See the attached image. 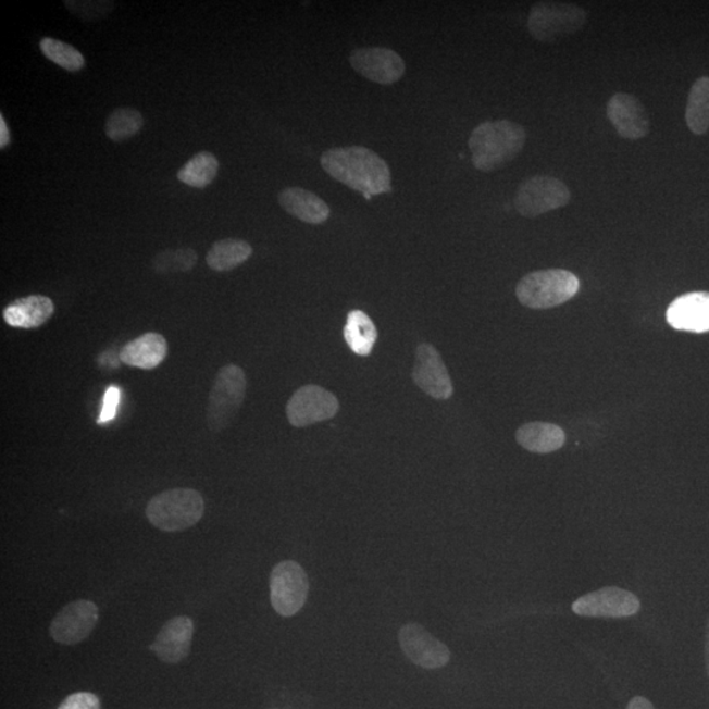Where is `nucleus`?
Wrapping results in <instances>:
<instances>
[{
	"label": "nucleus",
	"mask_w": 709,
	"mask_h": 709,
	"mask_svg": "<svg viewBox=\"0 0 709 709\" xmlns=\"http://www.w3.org/2000/svg\"><path fill=\"white\" fill-rule=\"evenodd\" d=\"M405 656L423 669H439L446 667L451 658V651L445 644L435 638L420 624L403 625L398 633Z\"/></svg>",
	"instance_id": "obj_13"
},
{
	"label": "nucleus",
	"mask_w": 709,
	"mask_h": 709,
	"mask_svg": "<svg viewBox=\"0 0 709 709\" xmlns=\"http://www.w3.org/2000/svg\"><path fill=\"white\" fill-rule=\"evenodd\" d=\"M344 335L353 353L369 357L377 340V328L362 310H351L347 315Z\"/></svg>",
	"instance_id": "obj_22"
},
{
	"label": "nucleus",
	"mask_w": 709,
	"mask_h": 709,
	"mask_svg": "<svg viewBox=\"0 0 709 709\" xmlns=\"http://www.w3.org/2000/svg\"><path fill=\"white\" fill-rule=\"evenodd\" d=\"M57 709H101L100 699L91 693L69 695Z\"/></svg>",
	"instance_id": "obj_31"
},
{
	"label": "nucleus",
	"mask_w": 709,
	"mask_h": 709,
	"mask_svg": "<svg viewBox=\"0 0 709 709\" xmlns=\"http://www.w3.org/2000/svg\"><path fill=\"white\" fill-rule=\"evenodd\" d=\"M667 320L675 331L708 333L709 293H692L680 296L679 299L670 303Z\"/></svg>",
	"instance_id": "obj_17"
},
{
	"label": "nucleus",
	"mask_w": 709,
	"mask_h": 709,
	"mask_svg": "<svg viewBox=\"0 0 709 709\" xmlns=\"http://www.w3.org/2000/svg\"><path fill=\"white\" fill-rule=\"evenodd\" d=\"M348 60L354 72L384 86L396 84L407 70L402 57L388 48L354 49Z\"/></svg>",
	"instance_id": "obj_12"
},
{
	"label": "nucleus",
	"mask_w": 709,
	"mask_h": 709,
	"mask_svg": "<svg viewBox=\"0 0 709 709\" xmlns=\"http://www.w3.org/2000/svg\"><path fill=\"white\" fill-rule=\"evenodd\" d=\"M120 398H122V390L117 386L112 385L107 388L103 398V408H101L98 424H105L113 420L117 414Z\"/></svg>",
	"instance_id": "obj_30"
},
{
	"label": "nucleus",
	"mask_w": 709,
	"mask_h": 709,
	"mask_svg": "<svg viewBox=\"0 0 709 709\" xmlns=\"http://www.w3.org/2000/svg\"><path fill=\"white\" fill-rule=\"evenodd\" d=\"M198 261V252L189 247H181L158 252L151 261V268L161 275L179 274L194 270Z\"/></svg>",
	"instance_id": "obj_27"
},
{
	"label": "nucleus",
	"mask_w": 709,
	"mask_h": 709,
	"mask_svg": "<svg viewBox=\"0 0 709 709\" xmlns=\"http://www.w3.org/2000/svg\"><path fill=\"white\" fill-rule=\"evenodd\" d=\"M219 167L216 157L209 151H200L179 170L177 179L189 187L207 188L216 179Z\"/></svg>",
	"instance_id": "obj_25"
},
{
	"label": "nucleus",
	"mask_w": 709,
	"mask_h": 709,
	"mask_svg": "<svg viewBox=\"0 0 709 709\" xmlns=\"http://www.w3.org/2000/svg\"><path fill=\"white\" fill-rule=\"evenodd\" d=\"M321 166L341 185L363 194L366 199L390 192L391 174L382 157L364 147L326 150Z\"/></svg>",
	"instance_id": "obj_1"
},
{
	"label": "nucleus",
	"mask_w": 709,
	"mask_h": 709,
	"mask_svg": "<svg viewBox=\"0 0 709 709\" xmlns=\"http://www.w3.org/2000/svg\"><path fill=\"white\" fill-rule=\"evenodd\" d=\"M252 247L242 239L226 238L213 244L207 254L209 268L217 272H227L249 261Z\"/></svg>",
	"instance_id": "obj_23"
},
{
	"label": "nucleus",
	"mask_w": 709,
	"mask_h": 709,
	"mask_svg": "<svg viewBox=\"0 0 709 709\" xmlns=\"http://www.w3.org/2000/svg\"><path fill=\"white\" fill-rule=\"evenodd\" d=\"M413 380L418 388L435 400H448L453 395V385L447 366L440 353L432 345L423 344L418 347Z\"/></svg>",
	"instance_id": "obj_14"
},
{
	"label": "nucleus",
	"mask_w": 709,
	"mask_h": 709,
	"mask_svg": "<svg viewBox=\"0 0 709 709\" xmlns=\"http://www.w3.org/2000/svg\"><path fill=\"white\" fill-rule=\"evenodd\" d=\"M572 609L580 617L619 619L636 615L642 604L635 594L611 586L584 595Z\"/></svg>",
	"instance_id": "obj_10"
},
{
	"label": "nucleus",
	"mask_w": 709,
	"mask_h": 709,
	"mask_svg": "<svg viewBox=\"0 0 709 709\" xmlns=\"http://www.w3.org/2000/svg\"><path fill=\"white\" fill-rule=\"evenodd\" d=\"M204 511V498L198 490L187 487L157 494L147 506L149 522L163 532L191 528L200 522Z\"/></svg>",
	"instance_id": "obj_3"
},
{
	"label": "nucleus",
	"mask_w": 709,
	"mask_h": 709,
	"mask_svg": "<svg viewBox=\"0 0 709 709\" xmlns=\"http://www.w3.org/2000/svg\"><path fill=\"white\" fill-rule=\"evenodd\" d=\"M167 357V340L158 333H147L128 341L119 353L126 365L141 370H154Z\"/></svg>",
	"instance_id": "obj_20"
},
{
	"label": "nucleus",
	"mask_w": 709,
	"mask_h": 709,
	"mask_svg": "<svg viewBox=\"0 0 709 709\" xmlns=\"http://www.w3.org/2000/svg\"><path fill=\"white\" fill-rule=\"evenodd\" d=\"M40 49L49 61L54 62L55 65L67 70L70 73L80 72L86 65L85 57L77 48L69 46L66 42L52 39V37L42 39L40 41Z\"/></svg>",
	"instance_id": "obj_28"
},
{
	"label": "nucleus",
	"mask_w": 709,
	"mask_h": 709,
	"mask_svg": "<svg viewBox=\"0 0 709 709\" xmlns=\"http://www.w3.org/2000/svg\"><path fill=\"white\" fill-rule=\"evenodd\" d=\"M247 380L242 369L227 364L217 373L208 398L207 422L213 433L223 432L245 401Z\"/></svg>",
	"instance_id": "obj_5"
},
{
	"label": "nucleus",
	"mask_w": 709,
	"mask_h": 709,
	"mask_svg": "<svg viewBox=\"0 0 709 709\" xmlns=\"http://www.w3.org/2000/svg\"><path fill=\"white\" fill-rule=\"evenodd\" d=\"M686 124L695 136H705L709 130V77L695 82L689 90L686 105Z\"/></svg>",
	"instance_id": "obj_24"
},
{
	"label": "nucleus",
	"mask_w": 709,
	"mask_h": 709,
	"mask_svg": "<svg viewBox=\"0 0 709 709\" xmlns=\"http://www.w3.org/2000/svg\"><path fill=\"white\" fill-rule=\"evenodd\" d=\"M54 314V303L47 296L23 297L3 310L5 324L16 328H37L47 324Z\"/></svg>",
	"instance_id": "obj_19"
},
{
	"label": "nucleus",
	"mask_w": 709,
	"mask_h": 709,
	"mask_svg": "<svg viewBox=\"0 0 709 709\" xmlns=\"http://www.w3.org/2000/svg\"><path fill=\"white\" fill-rule=\"evenodd\" d=\"M195 625L191 618L176 617L162 626L150 649L163 663H179L191 651Z\"/></svg>",
	"instance_id": "obj_16"
},
{
	"label": "nucleus",
	"mask_w": 709,
	"mask_h": 709,
	"mask_svg": "<svg viewBox=\"0 0 709 709\" xmlns=\"http://www.w3.org/2000/svg\"><path fill=\"white\" fill-rule=\"evenodd\" d=\"M586 11L571 3H537L531 9L527 28L540 42H555L585 27Z\"/></svg>",
	"instance_id": "obj_6"
},
{
	"label": "nucleus",
	"mask_w": 709,
	"mask_h": 709,
	"mask_svg": "<svg viewBox=\"0 0 709 709\" xmlns=\"http://www.w3.org/2000/svg\"><path fill=\"white\" fill-rule=\"evenodd\" d=\"M572 199L565 183L549 175H536L519 186L514 207L521 216L536 219L567 207Z\"/></svg>",
	"instance_id": "obj_7"
},
{
	"label": "nucleus",
	"mask_w": 709,
	"mask_h": 709,
	"mask_svg": "<svg viewBox=\"0 0 709 709\" xmlns=\"http://www.w3.org/2000/svg\"><path fill=\"white\" fill-rule=\"evenodd\" d=\"M527 133L511 120L485 122L473 129L470 137L473 166L483 173L501 170L522 153Z\"/></svg>",
	"instance_id": "obj_2"
},
{
	"label": "nucleus",
	"mask_w": 709,
	"mask_h": 709,
	"mask_svg": "<svg viewBox=\"0 0 709 709\" xmlns=\"http://www.w3.org/2000/svg\"><path fill=\"white\" fill-rule=\"evenodd\" d=\"M706 668L709 676V619H708L707 631H706Z\"/></svg>",
	"instance_id": "obj_34"
},
{
	"label": "nucleus",
	"mask_w": 709,
	"mask_h": 709,
	"mask_svg": "<svg viewBox=\"0 0 709 709\" xmlns=\"http://www.w3.org/2000/svg\"><path fill=\"white\" fill-rule=\"evenodd\" d=\"M65 4L75 16L87 22L99 21L115 8L113 2H65Z\"/></svg>",
	"instance_id": "obj_29"
},
{
	"label": "nucleus",
	"mask_w": 709,
	"mask_h": 709,
	"mask_svg": "<svg viewBox=\"0 0 709 709\" xmlns=\"http://www.w3.org/2000/svg\"><path fill=\"white\" fill-rule=\"evenodd\" d=\"M99 622L98 606L79 599L66 605L50 623L49 633L55 643L77 645L91 635Z\"/></svg>",
	"instance_id": "obj_9"
},
{
	"label": "nucleus",
	"mask_w": 709,
	"mask_h": 709,
	"mask_svg": "<svg viewBox=\"0 0 709 709\" xmlns=\"http://www.w3.org/2000/svg\"><path fill=\"white\" fill-rule=\"evenodd\" d=\"M278 204L302 223L320 225L331 217V207L315 194L300 187L283 189L278 195Z\"/></svg>",
	"instance_id": "obj_18"
},
{
	"label": "nucleus",
	"mask_w": 709,
	"mask_h": 709,
	"mask_svg": "<svg viewBox=\"0 0 709 709\" xmlns=\"http://www.w3.org/2000/svg\"><path fill=\"white\" fill-rule=\"evenodd\" d=\"M11 142V133L9 129L8 123H5V119L2 115H0V149H5L9 147Z\"/></svg>",
	"instance_id": "obj_32"
},
{
	"label": "nucleus",
	"mask_w": 709,
	"mask_h": 709,
	"mask_svg": "<svg viewBox=\"0 0 709 709\" xmlns=\"http://www.w3.org/2000/svg\"><path fill=\"white\" fill-rule=\"evenodd\" d=\"M580 290L579 277L567 270H542L525 275L517 286V297L523 307L543 310L562 306Z\"/></svg>",
	"instance_id": "obj_4"
},
{
	"label": "nucleus",
	"mask_w": 709,
	"mask_h": 709,
	"mask_svg": "<svg viewBox=\"0 0 709 709\" xmlns=\"http://www.w3.org/2000/svg\"><path fill=\"white\" fill-rule=\"evenodd\" d=\"M309 580L300 563H277L270 579V598L278 615L290 618L299 612L308 599Z\"/></svg>",
	"instance_id": "obj_8"
},
{
	"label": "nucleus",
	"mask_w": 709,
	"mask_h": 709,
	"mask_svg": "<svg viewBox=\"0 0 709 709\" xmlns=\"http://www.w3.org/2000/svg\"><path fill=\"white\" fill-rule=\"evenodd\" d=\"M607 117L620 137L636 141L649 135L650 120L647 109L631 94L613 95L607 103Z\"/></svg>",
	"instance_id": "obj_15"
},
{
	"label": "nucleus",
	"mask_w": 709,
	"mask_h": 709,
	"mask_svg": "<svg viewBox=\"0 0 709 709\" xmlns=\"http://www.w3.org/2000/svg\"><path fill=\"white\" fill-rule=\"evenodd\" d=\"M518 445L532 453H552L565 445L567 436L557 424L546 422L525 423L515 434Z\"/></svg>",
	"instance_id": "obj_21"
},
{
	"label": "nucleus",
	"mask_w": 709,
	"mask_h": 709,
	"mask_svg": "<svg viewBox=\"0 0 709 709\" xmlns=\"http://www.w3.org/2000/svg\"><path fill=\"white\" fill-rule=\"evenodd\" d=\"M144 128V116L135 109H117L105 123V135L113 142H124Z\"/></svg>",
	"instance_id": "obj_26"
},
{
	"label": "nucleus",
	"mask_w": 709,
	"mask_h": 709,
	"mask_svg": "<svg viewBox=\"0 0 709 709\" xmlns=\"http://www.w3.org/2000/svg\"><path fill=\"white\" fill-rule=\"evenodd\" d=\"M339 410L338 398L319 385L302 386L287 405L288 421L295 427L332 420Z\"/></svg>",
	"instance_id": "obj_11"
},
{
	"label": "nucleus",
	"mask_w": 709,
	"mask_h": 709,
	"mask_svg": "<svg viewBox=\"0 0 709 709\" xmlns=\"http://www.w3.org/2000/svg\"><path fill=\"white\" fill-rule=\"evenodd\" d=\"M626 709H655V706L651 705V701L644 696H635L626 706Z\"/></svg>",
	"instance_id": "obj_33"
}]
</instances>
